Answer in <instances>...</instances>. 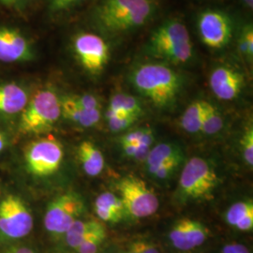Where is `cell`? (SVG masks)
Masks as SVG:
<instances>
[{"label": "cell", "mask_w": 253, "mask_h": 253, "mask_svg": "<svg viewBox=\"0 0 253 253\" xmlns=\"http://www.w3.org/2000/svg\"><path fill=\"white\" fill-rule=\"evenodd\" d=\"M5 146H6V139H5L4 135L0 132V152L3 151Z\"/></svg>", "instance_id": "36"}, {"label": "cell", "mask_w": 253, "mask_h": 253, "mask_svg": "<svg viewBox=\"0 0 253 253\" xmlns=\"http://www.w3.org/2000/svg\"><path fill=\"white\" fill-rule=\"evenodd\" d=\"M125 253H139V252L136 250V248L133 246V244H131Z\"/></svg>", "instance_id": "38"}, {"label": "cell", "mask_w": 253, "mask_h": 253, "mask_svg": "<svg viewBox=\"0 0 253 253\" xmlns=\"http://www.w3.org/2000/svg\"><path fill=\"white\" fill-rule=\"evenodd\" d=\"M132 244L139 253H161L155 245L146 241H136Z\"/></svg>", "instance_id": "33"}, {"label": "cell", "mask_w": 253, "mask_h": 253, "mask_svg": "<svg viewBox=\"0 0 253 253\" xmlns=\"http://www.w3.org/2000/svg\"><path fill=\"white\" fill-rule=\"evenodd\" d=\"M84 0H49V9L51 12H60L81 4Z\"/></svg>", "instance_id": "32"}, {"label": "cell", "mask_w": 253, "mask_h": 253, "mask_svg": "<svg viewBox=\"0 0 253 253\" xmlns=\"http://www.w3.org/2000/svg\"><path fill=\"white\" fill-rule=\"evenodd\" d=\"M63 157V146L54 137L34 140L25 149L27 171L36 176L54 173L59 169Z\"/></svg>", "instance_id": "7"}, {"label": "cell", "mask_w": 253, "mask_h": 253, "mask_svg": "<svg viewBox=\"0 0 253 253\" xmlns=\"http://www.w3.org/2000/svg\"><path fill=\"white\" fill-rule=\"evenodd\" d=\"M95 212L100 220L118 223L126 214L121 198L110 191L100 194L95 201Z\"/></svg>", "instance_id": "16"}, {"label": "cell", "mask_w": 253, "mask_h": 253, "mask_svg": "<svg viewBox=\"0 0 253 253\" xmlns=\"http://www.w3.org/2000/svg\"><path fill=\"white\" fill-rule=\"evenodd\" d=\"M227 223L235 229L249 232L253 228V203L252 200L240 201L227 210Z\"/></svg>", "instance_id": "19"}, {"label": "cell", "mask_w": 253, "mask_h": 253, "mask_svg": "<svg viewBox=\"0 0 253 253\" xmlns=\"http://www.w3.org/2000/svg\"><path fill=\"white\" fill-rule=\"evenodd\" d=\"M197 26L203 43L211 49H222L229 44L232 39V20L221 10L203 11L198 17Z\"/></svg>", "instance_id": "11"}, {"label": "cell", "mask_w": 253, "mask_h": 253, "mask_svg": "<svg viewBox=\"0 0 253 253\" xmlns=\"http://www.w3.org/2000/svg\"><path fill=\"white\" fill-rule=\"evenodd\" d=\"M103 228L104 227L98 220L77 219L64 235L68 246L75 250L84 240Z\"/></svg>", "instance_id": "20"}, {"label": "cell", "mask_w": 253, "mask_h": 253, "mask_svg": "<svg viewBox=\"0 0 253 253\" xmlns=\"http://www.w3.org/2000/svg\"><path fill=\"white\" fill-rule=\"evenodd\" d=\"M184 154L180 146L174 144L162 143L155 145L149 151L145 162L148 168L167 163L172 160H183Z\"/></svg>", "instance_id": "21"}, {"label": "cell", "mask_w": 253, "mask_h": 253, "mask_svg": "<svg viewBox=\"0 0 253 253\" xmlns=\"http://www.w3.org/2000/svg\"><path fill=\"white\" fill-rule=\"evenodd\" d=\"M106 238L105 228L98 231L96 234L91 235L89 238L84 240L79 245L75 251L78 253H97L100 246L104 242Z\"/></svg>", "instance_id": "27"}, {"label": "cell", "mask_w": 253, "mask_h": 253, "mask_svg": "<svg viewBox=\"0 0 253 253\" xmlns=\"http://www.w3.org/2000/svg\"><path fill=\"white\" fill-rule=\"evenodd\" d=\"M2 3H4V4H7V5H9V4H14V3H17V2H20V1H22V0H0Z\"/></svg>", "instance_id": "39"}, {"label": "cell", "mask_w": 253, "mask_h": 253, "mask_svg": "<svg viewBox=\"0 0 253 253\" xmlns=\"http://www.w3.org/2000/svg\"><path fill=\"white\" fill-rule=\"evenodd\" d=\"M183 160H172L167 163H162L160 165L148 168V172L157 179L164 180L169 178L174 171L178 168Z\"/></svg>", "instance_id": "29"}, {"label": "cell", "mask_w": 253, "mask_h": 253, "mask_svg": "<svg viewBox=\"0 0 253 253\" xmlns=\"http://www.w3.org/2000/svg\"><path fill=\"white\" fill-rule=\"evenodd\" d=\"M34 57L29 41L17 29L0 28V61L4 63L27 62Z\"/></svg>", "instance_id": "13"}, {"label": "cell", "mask_w": 253, "mask_h": 253, "mask_svg": "<svg viewBox=\"0 0 253 253\" xmlns=\"http://www.w3.org/2000/svg\"><path fill=\"white\" fill-rule=\"evenodd\" d=\"M218 182L214 167L207 160L194 157L185 164L181 172L178 192L182 199H207L212 196Z\"/></svg>", "instance_id": "5"}, {"label": "cell", "mask_w": 253, "mask_h": 253, "mask_svg": "<svg viewBox=\"0 0 253 253\" xmlns=\"http://www.w3.org/2000/svg\"><path fill=\"white\" fill-rule=\"evenodd\" d=\"M33 217L27 205L14 195H7L0 202V235L16 240L26 237L33 229Z\"/></svg>", "instance_id": "8"}, {"label": "cell", "mask_w": 253, "mask_h": 253, "mask_svg": "<svg viewBox=\"0 0 253 253\" xmlns=\"http://www.w3.org/2000/svg\"><path fill=\"white\" fill-rule=\"evenodd\" d=\"M73 48L82 67L91 74H100L108 63V43L99 35L80 33L73 39Z\"/></svg>", "instance_id": "10"}, {"label": "cell", "mask_w": 253, "mask_h": 253, "mask_svg": "<svg viewBox=\"0 0 253 253\" xmlns=\"http://www.w3.org/2000/svg\"><path fill=\"white\" fill-rule=\"evenodd\" d=\"M105 118L108 122L109 128L113 132H120L125 130L132 126L138 119L136 117L125 115L109 108L106 110Z\"/></svg>", "instance_id": "26"}, {"label": "cell", "mask_w": 253, "mask_h": 253, "mask_svg": "<svg viewBox=\"0 0 253 253\" xmlns=\"http://www.w3.org/2000/svg\"><path fill=\"white\" fill-rule=\"evenodd\" d=\"M117 189L126 215L134 218H145L158 211L160 207L158 195L143 179L127 175L118 181Z\"/></svg>", "instance_id": "6"}, {"label": "cell", "mask_w": 253, "mask_h": 253, "mask_svg": "<svg viewBox=\"0 0 253 253\" xmlns=\"http://www.w3.org/2000/svg\"><path fill=\"white\" fill-rule=\"evenodd\" d=\"M61 114L66 119L85 127L97 125L101 118V110L88 111L81 108L72 96L61 99Z\"/></svg>", "instance_id": "17"}, {"label": "cell", "mask_w": 253, "mask_h": 253, "mask_svg": "<svg viewBox=\"0 0 253 253\" xmlns=\"http://www.w3.org/2000/svg\"><path fill=\"white\" fill-rule=\"evenodd\" d=\"M209 235L208 227L201 221L182 218L173 224L169 233V239L175 249L188 252L204 244Z\"/></svg>", "instance_id": "12"}, {"label": "cell", "mask_w": 253, "mask_h": 253, "mask_svg": "<svg viewBox=\"0 0 253 253\" xmlns=\"http://www.w3.org/2000/svg\"><path fill=\"white\" fill-rule=\"evenodd\" d=\"M28 103L25 88L14 83L0 84V115H15L22 113Z\"/></svg>", "instance_id": "15"}, {"label": "cell", "mask_w": 253, "mask_h": 253, "mask_svg": "<svg viewBox=\"0 0 253 253\" xmlns=\"http://www.w3.org/2000/svg\"><path fill=\"white\" fill-rule=\"evenodd\" d=\"M223 126V118L217 107L208 101L201 131L207 135L217 134Z\"/></svg>", "instance_id": "25"}, {"label": "cell", "mask_w": 253, "mask_h": 253, "mask_svg": "<svg viewBox=\"0 0 253 253\" xmlns=\"http://www.w3.org/2000/svg\"><path fill=\"white\" fill-rule=\"evenodd\" d=\"M84 211L81 197L73 192H67L54 198L46 209L45 229L54 235H63L78 219Z\"/></svg>", "instance_id": "9"}, {"label": "cell", "mask_w": 253, "mask_h": 253, "mask_svg": "<svg viewBox=\"0 0 253 253\" xmlns=\"http://www.w3.org/2000/svg\"><path fill=\"white\" fill-rule=\"evenodd\" d=\"M150 130L151 128L142 127L135 130L128 131L126 134L122 136L120 138L119 143L121 145L123 153L125 154L127 158L133 160L139 145Z\"/></svg>", "instance_id": "24"}, {"label": "cell", "mask_w": 253, "mask_h": 253, "mask_svg": "<svg viewBox=\"0 0 253 253\" xmlns=\"http://www.w3.org/2000/svg\"><path fill=\"white\" fill-rule=\"evenodd\" d=\"M5 253H35L31 249L27 248V247H19V248H14L10 250L9 252Z\"/></svg>", "instance_id": "35"}, {"label": "cell", "mask_w": 253, "mask_h": 253, "mask_svg": "<svg viewBox=\"0 0 253 253\" xmlns=\"http://www.w3.org/2000/svg\"><path fill=\"white\" fill-rule=\"evenodd\" d=\"M207 103L208 101L206 100H194L185 110L180 120L181 126L185 131L189 133L201 131Z\"/></svg>", "instance_id": "22"}, {"label": "cell", "mask_w": 253, "mask_h": 253, "mask_svg": "<svg viewBox=\"0 0 253 253\" xmlns=\"http://www.w3.org/2000/svg\"><path fill=\"white\" fill-rule=\"evenodd\" d=\"M136 90L159 109H168L176 102L180 94L182 77L170 67L160 63L137 66L130 74Z\"/></svg>", "instance_id": "2"}, {"label": "cell", "mask_w": 253, "mask_h": 253, "mask_svg": "<svg viewBox=\"0 0 253 253\" xmlns=\"http://www.w3.org/2000/svg\"><path fill=\"white\" fill-rule=\"evenodd\" d=\"M221 253H251L249 249L244 245L227 244L222 248Z\"/></svg>", "instance_id": "34"}, {"label": "cell", "mask_w": 253, "mask_h": 253, "mask_svg": "<svg viewBox=\"0 0 253 253\" xmlns=\"http://www.w3.org/2000/svg\"><path fill=\"white\" fill-rule=\"evenodd\" d=\"M238 50L249 60L253 57V25L244 27L238 40Z\"/></svg>", "instance_id": "28"}, {"label": "cell", "mask_w": 253, "mask_h": 253, "mask_svg": "<svg viewBox=\"0 0 253 253\" xmlns=\"http://www.w3.org/2000/svg\"><path fill=\"white\" fill-rule=\"evenodd\" d=\"M73 100L84 110H101V104L100 100L91 94H82V95H74L72 96Z\"/></svg>", "instance_id": "31"}, {"label": "cell", "mask_w": 253, "mask_h": 253, "mask_svg": "<svg viewBox=\"0 0 253 253\" xmlns=\"http://www.w3.org/2000/svg\"><path fill=\"white\" fill-rule=\"evenodd\" d=\"M241 148L246 163L253 167V126H248L241 140Z\"/></svg>", "instance_id": "30"}, {"label": "cell", "mask_w": 253, "mask_h": 253, "mask_svg": "<svg viewBox=\"0 0 253 253\" xmlns=\"http://www.w3.org/2000/svg\"><path fill=\"white\" fill-rule=\"evenodd\" d=\"M209 85L214 95L221 100H233L238 97L245 85L243 74L233 68L220 66L209 76Z\"/></svg>", "instance_id": "14"}, {"label": "cell", "mask_w": 253, "mask_h": 253, "mask_svg": "<svg viewBox=\"0 0 253 253\" xmlns=\"http://www.w3.org/2000/svg\"><path fill=\"white\" fill-rule=\"evenodd\" d=\"M78 157L84 172L89 176H97L104 168V157L100 149L89 141L82 142L78 147Z\"/></svg>", "instance_id": "18"}, {"label": "cell", "mask_w": 253, "mask_h": 253, "mask_svg": "<svg viewBox=\"0 0 253 253\" xmlns=\"http://www.w3.org/2000/svg\"><path fill=\"white\" fill-rule=\"evenodd\" d=\"M242 2L244 3L245 6L249 9H253V0H242Z\"/></svg>", "instance_id": "37"}, {"label": "cell", "mask_w": 253, "mask_h": 253, "mask_svg": "<svg viewBox=\"0 0 253 253\" xmlns=\"http://www.w3.org/2000/svg\"><path fill=\"white\" fill-rule=\"evenodd\" d=\"M145 52L171 63L189 62L193 55V45L188 28L177 19L165 21L149 37Z\"/></svg>", "instance_id": "3"}, {"label": "cell", "mask_w": 253, "mask_h": 253, "mask_svg": "<svg viewBox=\"0 0 253 253\" xmlns=\"http://www.w3.org/2000/svg\"><path fill=\"white\" fill-rule=\"evenodd\" d=\"M108 108L138 118L144 115L141 102L135 97L126 93H118L112 96Z\"/></svg>", "instance_id": "23"}, {"label": "cell", "mask_w": 253, "mask_h": 253, "mask_svg": "<svg viewBox=\"0 0 253 253\" xmlns=\"http://www.w3.org/2000/svg\"><path fill=\"white\" fill-rule=\"evenodd\" d=\"M156 9L151 0H101L93 19L102 33L116 36L145 26L153 18Z\"/></svg>", "instance_id": "1"}, {"label": "cell", "mask_w": 253, "mask_h": 253, "mask_svg": "<svg viewBox=\"0 0 253 253\" xmlns=\"http://www.w3.org/2000/svg\"><path fill=\"white\" fill-rule=\"evenodd\" d=\"M61 116V99L52 89H42L28 100L23 110L19 130L25 134L45 133L53 128Z\"/></svg>", "instance_id": "4"}]
</instances>
